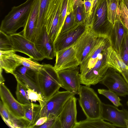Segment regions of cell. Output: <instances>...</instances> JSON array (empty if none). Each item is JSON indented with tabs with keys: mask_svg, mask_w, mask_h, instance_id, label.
<instances>
[{
	"mask_svg": "<svg viewBox=\"0 0 128 128\" xmlns=\"http://www.w3.org/2000/svg\"><path fill=\"white\" fill-rule=\"evenodd\" d=\"M13 50L10 36L0 30V50Z\"/></svg>",
	"mask_w": 128,
	"mask_h": 128,
	"instance_id": "33",
	"label": "cell"
},
{
	"mask_svg": "<svg viewBox=\"0 0 128 128\" xmlns=\"http://www.w3.org/2000/svg\"><path fill=\"white\" fill-rule=\"evenodd\" d=\"M14 56L21 65L35 71L38 72L43 66L42 64H40L31 58H26L16 54Z\"/></svg>",
	"mask_w": 128,
	"mask_h": 128,
	"instance_id": "29",
	"label": "cell"
},
{
	"mask_svg": "<svg viewBox=\"0 0 128 128\" xmlns=\"http://www.w3.org/2000/svg\"><path fill=\"white\" fill-rule=\"evenodd\" d=\"M36 0H27L17 6L12 7L11 11L2 20L0 30L10 35L15 33L25 26Z\"/></svg>",
	"mask_w": 128,
	"mask_h": 128,
	"instance_id": "2",
	"label": "cell"
},
{
	"mask_svg": "<svg viewBox=\"0 0 128 128\" xmlns=\"http://www.w3.org/2000/svg\"><path fill=\"white\" fill-rule=\"evenodd\" d=\"M107 62L109 67L114 68L121 74L128 84V66L111 46L108 49Z\"/></svg>",
	"mask_w": 128,
	"mask_h": 128,
	"instance_id": "20",
	"label": "cell"
},
{
	"mask_svg": "<svg viewBox=\"0 0 128 128\" xmlns=\"http://www.w3.org/2000/svg\"><path fill=\"white\" fill-rule=\"evenodd\" d=\"M125 122L126 123V128H128V120L125 119Z\"/></svg>",
	"mask_w": 128,
	"mask_h": 128,
	"instance_id": "44",
	"label": "cell"
},
{
	"mask_svg": "<svg viewBox=\"0 0 128 128\" xmlns=\"http://www.w3.org/2000/svg\"><path fill=\"white\" fill-rule=\"evenodd\" d=\"M2 68L0 67V84L4 82L5 81L2 74Z\"/></svg>",
	"mask_w": 128,
	"mask_h": 128,
	"instance_id": "42",
	"label": "cell"
},
{
	"mask_svg": "<svg viewBox=\"0 0 128 128\" xmlns=\"http://www.w3.org/2000/svg\"><path fill=\"white\" fill-rule=\"evenodd\" d=\"M87 29L85 24H80L67 31L60 33L54 43L56 53L73 45Z\"/></svg>",
	"mask_w": 128,
	"mask_h": 128,
	"instance_id": "10",
	"label": "cell"
},
{
	"mask_svg": "<svg viewBox=\"0 0 128 128\" xmlns=\"http://www.w3.org/2000/svg\"><path fill=\"white\" fill-rule=\"evenodd\" d=\"M62 0H51L46 14L44 26L52 42L54 43L58 36V27Z\"/></svg>",
	"mask_w": 128,
	"mask_h": 128,
	"instance_id": "9",
	"label": "cell"
},
{
	"mask_svg": "<svg viewBox=\"0 0 128 128\" xmlns=\"http://www.w3.org/2000/svg\"><path fill=\"white\" fill-rule=\"evenodd\" d=\"M13 49L16 52L24 54L36 61L45 58L38 51L34 43L25 37L20 32L9 35Z\"/></svg>",
	"mask_w": 128,
	"mask_h": 128,
	"instance_id": "8",
	"label": "cell"
},
{
	"mask_svg": "<svg viewBox=\"0 0 128 128\" xmlns=\"http://www.w3.org/2000/svg\"><path fill=\"white\" fill-rule=\"evenodd\" d=\"M13 75L27 87L41 94L38 81V72L21 65L16 68Z\"/></svg>",
	"mask_w": 128,
	"mask_h": 128,
	"instance_id": "18",
	"label": "cell"
},
{
	"mask_svg": "<svg viewBox=\"0 0 128 128\" xmlns=\"http://www.w3.org/2000/svg\"><path fill=\"white\" fill-rule=\"evenodd\" d=\"M15 52L13 50H0V67L13 75L16 68L21 65L15 57Z\"/></svg>",
	"mask_w": 128,
	"mask_h": 128,
	"instance_id": "22",
	"label": "cell"
},
{
	"mask_svg": "<svg viewBox=\"0 0 128 128\" xmlns=\"http://www.w3.org/2000/svg\"><path fill=\"white\" fill-rule=\"evenodd\" d=\"M48 118L46 117H40L37 120L34 125V128L41 125L44 124L47 120Z\"/></svg>",
	"mask_w": 128,
	"mask_h": 128,
	"instance_id": "40",
	"label": "cell"
},
{
	"mask_svg": "<svg viewBox=\"0 0 128 128\" xmlns=\"http://www.w3.org/2000/svg\"><path fill=\"white\" fill-rule=\"evenodd\" d=\"M75 95L67 91H58L48 99L42 107L40 117L48 119L58 117L67 101Z\"/></svg>",
	"mask_w": 128,
	"mask_h": 128,
	"instance_id": "5",
	"label": "cell"
},
{
	"mask_svg": "<svg viewBox=\"0 0 128 128\" xmlns=\"http://www.w3.org/2000/svg\"><path fill=\"white\" fill-rule=\"evenodd\" d=\"M56 118H52L48 119L44 124L36 126L35 128H53Z\"/></svg>",
	"mask_w": 128,
	"mask_h": 128,
	"instance_id": "39",
	"label": "cell"
},
{
	"mask_svg": "<svg viewBox=\"0 0 128 128\" xmlns=\"http://www.w3.org/2000/svg\"><path fill=\"white\" fill-rule=\"evenodd\" d=\"M97 36L87 29L73 45L76 56L80 64L92 50Z\"/></svg>",
	"mask_w": 128,
	"mask_h": 128,
	"instance_id": "12",
	"label": "cell"
},
{
	"mask_svg": "<svg viewBox=\"0 0 128 128\" xmlns=\"http://www.w3.org/2000/svg\"><path fill=\"white\" fill-rule=\"evenodd\" d=\"M51 0H40L38 16L35 36L44 26L45 17Z\"/></svg>",
	"mask_w": 128,
	"mask_h": 128,
	"instance_id": "27",
	"label": "cell"
},
{
	"mask_svg": "<svg viewBox=\"0 0 128 128\" xmlns=\"http://www.w3.org/2000/svg\"><path fill=\"white\" fill-rule=\"evenodd\" d=\"M112 124L101 118L86 119L77 122L73 128H115Z\"/></svg>",
	"mask_w": 128,
	"mask_h": 128,
	"instance_id": "23",
	"label": "cell"
},
{
	"mask_svg": "<svg viewBox=\"0 0 128 128\" xmlns=\"http://www.w3.org/2000/svg\"><path fill=\"white\" fill-rule=\"evenodd\" d=\"M110 46L108 36L98 35L92 50L80 65V84L90 86L101 82L109 67L107 56L108 48Z\"/></svg>",
	"mask_w": 128,
	"mask_h": 128,
	"instance_id": "1",
	"label": "cell"
},
{
	"mask_svg": "<svg viewBox=\"0 0 128 128\" xmlns=\"http://www.w3.org/2000/svg\"><path fill=\"white\" fill-rule=\"evenodd\" d=\"M77 99L74 96L66 102L58 117L61 128H73L77 122L76 119Z\"/></svg>",
	"mask_w": 128,
	"mask_h": 128,
	"instance_id": "16",
	"label": "cell"
},
{
	"mask_svg": "<svg viewBox=\"0 0 128 128\" xmlns=\"http://www.w3.org/2000/svg\"><path fill=\"white\" fill-rule=\"evenodd\" d=\"M121 21L128 31V10L122 0H119Z\"/></svg>",
	"mask_w": 128,
	"mask_h": 128,
	"instance_id": "38",
	"label": "cell"
},
{
	"mask_svg": "<svg viewBox=\"0 0 128 128\" xmlns=\"http://www.w3.org/2000/svg\"><path fill=\"white\" fill-rule=\"evenodd\" d=\"M56 57L54 67L57 72L75 68L80 65L73 45L56 52Z\"/></svg>",
	"mask_w": 128,
	"mask_h": 128,
	"instance_id": "14",
	"label": "cell"
},
{
	"mask_svg": "<svg viewBox=\"0 0 128 128\" xmlns=\"http://www.w3.org/2000/svg\"><path fill=\"white\" fill-rule=\"evenodd\" d=\"M128 10V0H122Z\"/></svg>",
	"mask_w": 128,
	"mask_h": 128,
	"instance_id": "43",
	"label": "cell"
},
{
	"mask_svg": "<svg viewBox=\"0 0 128 128\" xmlns=\"http://www.w3.org/2000/svg\"><path fill=\"white\" fill-rule=\"evenodd\" d=\"M77 24H78L76 23L73 10L66 16L60 33L67 31Z\"/></svg>",
	"mask_w": 128,
	"mask_h": 128,
	"instance_id": "36",
	"label": "cell"
},
{
	"mask_svg": "<svg viewBox=\"0 0 128 128\" xmlns=\"http://www.w3.org/2000/svg\"><path fill=\"white\" fill-rule=\"evenodd\" d=\"M40 0H36L26 25L21 32L26 38L34 42L38 16Z\"/></svg>",
	"mask_w": 128,
	"mask_h": 128,
	"instance_id": "19",
	"label": "cell"
},
{
	"mask_svg": "<svg viewBox=\"0 0 128 128\" xmlns=\"http://www.w3.org/2000/svg\"><path fill=\"white\" fill-rule=\"evenodd\" d=\"M108 17L113 26L118 17L120 15L119 0H107Z\"/></svg>",
	"mask_w": 128,
	"mask_h": 128,
	"instance_id": "26",
	"label": "cell"
},
{
	"mask_svg": "<svg viewBox=\"0 0 128 128\" xmlns=\"http://www.w3.org/2000/svg\"><path fill=\"white\" fill-rule=\"evenodd\" d=\"M127 104L128 106V101L127 102Z\"/></svg>",
	"mask_w": 128,
	"mask_h": 128,
	"instance_id": "45",
	"label": "cell"
},
{
	"mask_svg": "<svg viewBox=\"0 0 128 128\" xmlns=\"http://www.w3.org/2000/svg\"><path fill=\"white\" fill-rule=\"evenodd\" d=\"M0 95L3 104L12 115L17 118L24 117L23 104L14 98L4 82L0 84Z\"/></svg>",
	"mask_w": 128,
	"mask_h": 128,
	"instance_id": "15",
	"label": "cell"
},
{
	"mask_svg": "<svg viewBox=\"0 0 128 128\" xmlns=\"http://www.w3.org/2000/svg\"><path fill=\"white\" fill-rule=\"evenodd\" d=\"M98 91L99 94L104 96L108 98L117 107L122 106L120 102L121 99L114 92L109 90L103 89H98Z\"/></svg>",
	"mask_w": 128,
	"mask_h": 128,
	"instance_id": "31",
	"label": "cell"
},
{
	"mask_svg": "<svg viewBox=\"0 0 128 128\" xmlns=\"http://www.w3.org/2000/svg\"><path fill=\"white\" fill-rule=\"evenodd\" d=\"M101 118L115 126L126 128L125 120H128V111L124 108L120 110L115 106L102 102Z\"/></svg>",
	"mask_w": 128,
	"mask_h": 128,
	"instance_id": "13",
	"label": "cell"
},
{
	"mask_svg": "<svg viewBox=\"0 0 128 128\" xmlns=\"http://www.w3.org/2000/svg\"><path fill=\"white\" fill-rule=\"evenodd\" d=\"M78 94L79 105L86 118H101L102 102L94 90L89 86H81Z\"/></svg>",
	"mask_w": 128,
	"mask_h": 128,
	"instance_id": "3",
	"label": "cell"
},
{
	"mask_svg": "<svg viewBox=\"0 0 128 128\" xmlns=\"http://www.w3.org/2000/svg\"><path fill=\"white\" fill-rule=\"evenodd\" d=\"M80 66L57 72L62 88L66 91L78 94L81 87L79 78Z\"/></svg>",
	"mask_w": 128,
	"mask_h": 128,
	"instance_id": "11",
	"label": "cell"
},
{
	"mask_svg": "<svg viewBox=\"0 0 128 128\" xmlns=\"http://www.w3.org/2000/svg\"><path fill=\"white\" fill-rule=\"evenodd\" d=\"M99 0H93L92 5L88 13L86 15V26L89 29L92 24L96 10Z\"/></svg>",
	"mask_w": 128,
	"mask_h": 128,
	"instance_id": "37",
	"label": "cell"
},
{
	"mask_svg": "<svg viewBox=\"0 0 128 128\" xmlns=\"http://www.w3.org/2000/svg\"><path fill=\"white\" fill-rule=\"evenodd\" d=\"M38 51L48 60H52L56 56L54 43L50 38L44 26L35 38L34 42Z\"/></svg>",
	"mask_w": 128,
	"mask_h": 128,
	"instance_id": "17",
	"label": "cell"
},
{
	"mask_svg": "<svg viewBox=\"0 0 128 128\" xmlns=\"http://www.w3.org/2000/svg\"><path fill=\"white\" fill-rule=\"evenodd\" d=\"M107 0H99L90 30L97 35L109 37L113 26L108 19Z\"/></svg>",
	"mask_w": 128,
	"mask_h": 128,
	"instance_id": "6",
	"label": "cell"
},
{
	"mask_svg": "<svg viewBox=\"0 0 128 128\" xmlns=\"http://www.w3.org/2000/svg\"><path fill=\"white\" fill-rule=\"evenodd\" d=\"M10 128H31L30 123L24 118H17L10 113L9 120L6 124Z\"/></svg>",
	"mask_w": 128,
	"mask_h": 128,
	"instance_id": "30",
	"label": "cell"
},
{
	"mask_svg": "<svg viewBox=\"0 0 128 128\" xmlns=\"http://www.w3.org/2000/svg\"><path fill=\"white\" fill-rule=\"evenodd\" d=\"M26 87L27 95L28 99L31 102H36L37 101L40 104L42 107L46 100L45 98L40 93L26 86Z\"/></svg>",
	"mask_w": 128,
	"mask_h": 128,
	"instance_id": "32",
	"label": "cell"
},
{
	"mask_svg": "<svg viewBox=\"0 0 128 128\" xmlns=\"http://www.w3.org/2000/svg\"><path fill=\"white\" fill-rule=\"evenodd\" d=\"M120 16L115 21L109 36L111 46L119 54L124 36L128 31L121 21Z\"/></svg>",
	"mask_w": 128,
	"mask_h": 128,
	"instance_id": "21",
	"label": "cell"
},
{
	"mask_svg": "<svg viewBox=\"0 0 128 128\" xmlns=\"http://www.w3.org/2000/svg\"><path fill=\"white\" fill-rule=\"evenodd\" d=\"M119 54L128 66V31L125 34L122 42Z\"/></svg>",
	"mask_w": 128,
	"mask_h": 128,
	"instance_id": "35",
	"label": "cell"
},
{
	"mask_svg": "<svg viewBox=\"0 0 128 128\" xmlns=\"http://www.w3.org/2000/svg\"><path fill=\"white\" fill-rule=\"evenodd\" d=\"M25 115L24 118L28 121L32 125L31 128H34V125L40 118V114L42 106L39 104L31 102L30 104H23Z\"/></svg>",
	"mask_w": 128,
	"mask_h": 128,
	"instance_id": "24",
	"label": "cell"
},
{
	"mask_svg": "<svg viewBox=\"0 0 128 128\" xmlns=\"http://www.w3.org/2000/svg\"><path fill=\"white\" fill-rule=\"evenodd\" d=\"M38 72L39 85L42 96L47 100L59 91L62 85L57 72L50 64H44Z\"/></svg>",
	"mask_w": 128,
	"mask_h": 128,
	"instance_id": "4",
	"label": "cell"
},
{
	"mask_svg": "<svg viewBox=\"0 0 128 128\" xmlns=\"http://www.w3.org/2000/svg\"><path fill=\"white\" fill-rule=\"evenodd\" d=\"M73 9L82 6L84 4V1L82 0H73Z\"/></svg>",
	"mask_w": 128,
	"mask_h": 128,
	"instance_id": "41",
	"label": "cell"
},
{
	"mask_svg": "<svg viewBox=\"0 0 128 128\" xmlns=\"http://www.w3.org/2000/svg\"><path fill=\"white\" fill-rule=\"evenodd\" d=\"M73 12L76 24H82L86 26V14L84 4L74 9Z\"/></svg>",
	"mask_w": 128,
	"mask_h": 128,
	"instance_id": "34",
	"label": "cell"
},
{
	"mask_svg": "<svg viewBox=\"0 0 128 128\" xmlns=\"http://www.w3.org/2000/svg\"><path fill=\"white\" fill-rule=\"evenodd\" d=\"M100 83L118 96H128V84L122 75L114 68L109 67Z\"/></svg>",
	"mask_w": 128,
	"mask_h": 128,
	"instance_id": "7",
	"label": "cell"
},
{
	"mask_svg": "<svg viewBox=\"0 0 128 128\" xmlns=\"http://www.w3.org/2000/svg\"><path fill=\"white\" fill-rule=\"evenodd\" d=\"M17 82L16 95L17 100L23 104H30L27 93L26 86L17 78H15Z\"/></svg>",
	"mask_w": 128,
	"mask_h": 128,
	"instance_id": "28",
	"label": "cell"
},
{
	"mask_svg": "<svg viewBox=\"0 0 128 128\" xmlns=\"http://www.w3.org/2000/svg\"><path fill=\"white\" fill-rule=\"evenodd\" d=\"M73 10V0H62L58 27V36L60 32L66 16Z\"/></svg>",
	"mask_w": 128,
	"mask_h": 128,
	"instance_id": "25",
	"label": "cell"
}]
</instances>
